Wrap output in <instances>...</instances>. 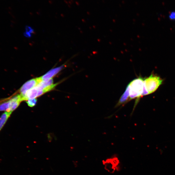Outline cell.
Listing matches in <instances>:
<instances>
[{"label":"cell","mask_w":175,"mask_h":175,"mask_svg":"<svg viewBox=\"0 0 175 175\" xmlns=\"http://www.w3.org/2000/svg\"><path fill=\"white\" fill-rule=\"evenodd\" d=\"M144 80L141 77L134 79L128 85L129 91V100L135 98L139 101V99L143 97L144 91Z\"/></svg>","instance_id":"6da1fadb"},{"label":"cell","mask_w":175,"mask_h":175,"mask_svg":"<svg viewBox=\"0 0 175 175\" xmlns=\"http://www.w3.org/2000/svg\"><path fill=\"white\" fill-rule=\"evenodd\" d=\"M129 91L128 86L126 87L124 94L121 96L120 100L117 104V106L123 105L129 101Z\"/></svg>","instance_id":"52a82bcc"},{"label":"cell","mask_w":175,"mask_h":175,"mask_svg":"<svg viewBox=\"0 0 175 175\" xmlns=\"http://www.w3.org/2000/svg\"><path fill=\"white\" fill-rule=\"evenodd\" d=\"M10 99L7 101L2 103L0 104V111H5L10 112L11 106Z\"/></svg>","instance_id":"9c48e42d"},{"label":"cell","mask_w":175,"mask_h":175,"mask_svg":"<svg viewBox=\"0 0 175 175\" xmlns=\"http://www.w3.org/2000/svg\"><path fill=\"white\" fill-rule=\"evenodd\" d=\"M170 18L172 19H175V13H173L170 15Z\"/></svg>","instance_id":"7c38bea8"},{"label":"cell","mask_w":175,"mask_h":175,"mask_svg":"<svg viewBox=\"0 0 175 175\" xmlns=\"http://www.w3.org/2000/svg\"><path fill=\"white\" fill-rule=\"evenodd\" d=\"M102 162L104 168L108 173L114 174L121 170V165L120 160L116 155H113L103 160Z\"/></svg>","instance_id":"3957f363"},{"label":"cell","mask_w":175,"mask_h":175,"mask_svg":"<svg viewBox=\"0 0 175 175\" xmlns=\"http://www.w3.org/2000/svg\"><path fill=\"white\" fill-rule=\"evenodd\" d=\"M64 65L51 69L43 76L41 77L42 81L46 80L53 79V77L56 75L64 68Z\"/></svg>","instance_id":"8992f818"},{"label":"cell","mask_w":175,"mask_h":175,"mask_svg":"<svg viewBox=\"0 0 175 175\" xmlns=\"http://www.w3.org/2000/svg\"><path fill=\"white\" fill-rule=\"evenodd\" d=\"M37 102V100L35 98L29 99L27 102L28 105L31 107L35 106L36 105Z\"/></svg>","instance_id":"8fae6325"},{"label":"cell","mask_w":175,"mask_h":175,"mask_svg":"<svg viewBox=\"0 0 175 175\" xmlns=\"http://www.w3.org/2000/svg\"><path fill=\"white\" fill-rule=\"evenodd\" d=\"M55 87V86L53 85L51 86L44 89L38 85L27 92L24 97L22 98V101L38 97L44 93L53 90Z\"/></svg>","instance_id":"277c9868"},{"label":"cell","mask_w":175,"mask_h":175,"mask_svg":"<svg viewBox=\"0 0 175 175\" xmlns=\"http://www.w3.org/2000/svg\"><path fill=\"white\" fill-rule=\"evenodd\" d=\"M12 113V112L5 111L1 115L0 117V132L5 125Z\"/></svg>","instance_id":"ba28073f"},{"label":"cell","mask_w":175,"mask_h":175,"mask_svg":"<svg viewBox=\"0 0 175 175\" xmlns=\"http://www.w3.org/2000/svg\"><path fill=\"white\" fill-rule=\"evenodd\" d=\"M53 84V79L46 80L42 81L38 85L43 89H45L49 87L52 85Z\"/></svg>","instance_id":"30bf717a"},{"label":"cell","mask_w":175,"mask_h":175,"mask_svg":"<svg viewBox=\"0 0 175 175\" xmlns=\"http://www.w3.org/2000/svg\"><path fill=\"white\" fill-rule=\"evenodd\" d=\"M42 81L39 77L30 80L24 84L20 89L22 100L28 91L37 86Z\"/></svg>","instance_id":"5b68a950"},{"label":"cell","mask_w":175,"mask_h":175,"mask_svg":"<svg viewBox=\"0 0 175 175\" xmlns=\"http://www.w3.org/2000/svg\"><path fill=\"white\" fill-rule=\"evenodd\" d=\"M162 81L159 77L151 74L144 80V88L143 96L151 94L155 92L162 84Z\"/></svg>","instance_id":"7a4b0ae2"}]
</instances>
